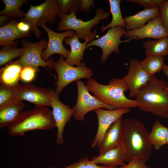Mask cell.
Returning <instances> with one entry per match:
<instances>
[{
  "label": "cell",
  "instance_id": "83f0119b",
  "mask_svg": "<svg viewBox=\"0 0 168 168\" xmlns=\"http://www.w3.org/2000/svg\"><path fill=\"white\" fill-rule=\"evenodd\" d=\"M5 6L4 9L0 12V15H7L23 18L25 14L20 9L21 6L26 3V0H3Z\"/></svg>",
  "mask_w": 168,
  "mask_h": 168
},
{
  "label": "cell",
  "instance_id": "ffe728a7",
  "mask_svg": "<svg viewBox=\"0 0 168 168\" xmlns=\"http://www.w3.org/2000/svg\"><path fill=\"white\" fill-rule=\"evenodd\" d=\"M91 161L97 165L113 167H120L126 164L124 151L121 145L98 156L93 157Z\"/></svg>",
  "mask_w": 168,
  "mask_h": 168
},
{
  "label": "cell",
  "instance_id": "74e56055",
  "mask_svg": "<svg viewBox=\"0 0 168 168\" xmlns=\"http://www.w3.org/2000/svg\"><path fill=\"white\" fill-rule=\"evenodd\" d=\"M80 10L81 12H89L91 6L94 8V0H80Z\"/></svg>",
  "mask_w": 168,
  "mask_h": 168
},
{
  "label": "cell",
  "instance_id": "b9f144b4",
  "mask_svg": "<svg viewBox=\"0 0 168 168\" xmlns=\"http://www.w3.org/2000/svg\"><path fill=\"white\" fill-rule=\"evenodd\" d=\"M167 49H168V44H167Z\"/></svg>",
  "mask_w": 168,
  "mask_h": 168
},
{
  "label": "cell",
  "instance_id": "d6a6232c",
  "mask_svg": "<svg viewBox=\"0 0 168 168\" xmlns=\"http://www.w3.org/2000/svg\"><path fill=\"white\" fill-rule=\"evenodd\" d=\"M166 0H128L127 1L133 3H137L145 8H159L161 9L164 5Z\"/></svg>",
  "mask_w": 168,
  "mask_h": 168
},
{
  "label": "cell",
  "instance_id": "7a4b0ae2",
  "mask_svg": "<svg viewBox=\"0 0 168 168\" xmlns=\"http://www.w3.org/2000/svg\"><path fill=\"white\" fill-rule=\"evenodd\" d=\"M134 97L140 110L168 118V84L165 81L151 77Z\"/></svg>",
  "mask_w": 168,
  "mask_h": 168
},
{
  "label": "cell",
  "instance_id": "d590c367",
  "mask_svg": "<svg viewBox=\"0 0 168 168\" xmlns=\"http://www.w3.org/2000/svg\"><path fill=\"white\" fill-rule=\"evenodd\" d=\"M160 18L161 22L168 31V0H166L163 6L160 9Z\"/></svg>",
  "mask_w": 168,
  "mask_h": 168
},
{
  "label": "cell",
  "instance_id": "277c9868",
  "mask_svg": "<svg viewBox=\"0 0 168 168\" xmlns=\"http://www.w3.org/2000/svg\"><path fill=\"white\" fill-rule=\"evenodd\" d=\"M56 127L52 111L46 106H35L22 112L7 128L8 133L15 137L36 130H49Z\"/></svg>",
  "mask_w": 168,
  "mask_h": 168
},
{
  "label": "cell",
  "instance_id": "52a82bcc",
  "mask_svg": "<svg viewBox=\"0 0 168 168\" xmlns=\"http://www.w3.org/2000/svg\"><path fill=\"white\" fill-rule=\"evenodd\" d=\"M95 16L92 19L86 21L78 19L76 16V12H73L63 16L58 23V30L59 31L73 30L75 31L79 37L85 40L91 33L92 28L102 20L109 18L110 12H105L102 8L96 9Z\"/></svg>",
  "mask_w": 168,
  "mask_h": 168
},
{
  "label": "cell",
  "instance_id": "ac0fdd59",
  "mask_svg": "<svg viewBox=\"0 0 168 168\" xmlns=\"http://www.w3.org/2000/svg\"><path fill=\"white\" fill-rule=\"evenodd\" d=\"M122 117L114 122L105 133L98 147L99 155L115 148L121 144Z\"/></svg>",
  "mask_w": 168,
  "mask_h": 168
},
{
  "label": "cell",
  "instance_id": "836d02e7",
  "mask_svg": "<svg viewBox=\"0 0 168 168\" xmlns=\"http://www.w3.org/2000/svg\"><path fill=\"white\" fill-rule=\"evenodd\" d=\"M39 71V68L29 66L24 67L21 72L20 79L25 82H30L34 78L36 72Z\"/></svg>",
  "mask_w": 168,
  "mask_h": 168
},
{
  "label": "cell",
  "instance_id": "6da1fadb",
  "mask_svg": "<svg viewBox=\"0 0 168 168\" xmlns=\"http://www.w3.org/2000/svg\"><path fill=\"white\" fill-rule=\"evenodd\" d=\"M121 145L124 151L125 161L128 163L134 157L147 162L151 154L152 146L149 132L144 124L133 118L123 120Z\"/></svg>",
  "mask_w": 168,
  "mask_h": 168
},
{
  "label": "cell",
  "instance_id": "e575fe53",
  "mask_svg": "<svg viewBox=\"0 0 168 168\" xmlns=\"http://www.w3.org/2000/svg\"><path fill=\"white\" fill-rule=\"evenodd\" d=\"M146 162L143 159L135 157L127 164L118 168H151L146 165Z\"/></svg>",
  "mask_w": 168,
  "mask_h": 168
},
{
  "label": "cell",
  "instance_id": "e0dca14e",
  "mask_svg": "<svg viewBox=\"0 0 168 168\" xmlns=\"http://www.w3.org/2000/svg\"><path fill=\"white\" fill-rule=\"evenodd\" d=\"M97 34V29L96 28L82 43L80 42L79 37L77 35L71 37L65 38V44L70 45L71 51L68 58L65 59V61L72 66H80L81 64V61L83 58L84 52L86 48L87 44L90 41L94 40Z\"/></svg>",
  "mask_w": 168,
  "mask_h": 168
},
{
  "label": "cell",
  "instance_id": "44dd1931",
  "mask_svg": "<svg viewBox=\"0 0 168 168\" xmlns=\"http://www.w3.org/2000/svg\"><path fill=\"white\" fill-rule=\"evenodd\" d=\"M159 8H145L136 14L124 18L127 31L135 30L142 27L152 19L160 15Z\"/></svg>",
  "mask_w": 168,
  "mask_h": 168
},
{
  "label": "cell",
  "instance_id": "d6986e66",
  "mask_svg": "<svg viewBox=\"0 0 168 168\" xmlns=\"http://www.w3.org/2000/svg\"><path fill=\"white\" fill-rule=\"evenodd\" d=\"M25 104L22 100L13 99L0 106V129L7 127L18 117Z\"/></svg>",
  "mask_w": 168,
  "mask_h": 168
},
{
  "label": "cell",
  "instance_id": "ab89813d",
  "mask_svg": "<svg viewBox=\"0 0 168 168\" xmlns=\"http://www.w3.org/2000/svg\"><path fill=\"white\" fill-rule=\"evenodd\" d=\"M162 70L164 73L167 77L168 78V65H165L162 68Z\"/></svg>",
  "mask_w": 168,
  "mask_h": 168
},
{
  "label": "cell",
  "instance_id": "30bf717a",
  "mask_svg": "<svg viewBox=\"0 0 168 168\" xmlns=\"http://www.w3.org/2000/svg\"><path fill=\"white\" fill-rule=\"evenodd\" d=\"M126 31L124 28L120 26L110 28L104 35L90 41L87 44L86 48L91 46L100 47L102 51L100 61L104 63L112 53H119L118 46L120 44L127 43L133 40L132 37H129L124 40H120L121 37L124 35Z\"/></svg>",
  "mask_w": 168,
  "mask_h": 168
},
{
  "label": "cell",
  "instance_id": "8fae6325",
  "mask_svg": "<svg viewBox=\"0 0 168 168\" xmlns=\"http://www.w3.org/2000/svg\"><path fill=\"white\" fill-rule=\"evenodd\" d=\"M46 23L44 20H40L37 24V26L45 30L49 39L47 46L41 54L42 59L44 61L47 62L49 57L55 54H59L67 59L70 51L68 50L64 47L63 42L66 38L75 36L76 35L75 32L73 30H68L62 33L56 32L48 28Z\"/></svg>",
  "mask_w": 168,
  "mask_h": 168
},
{
  "label": "cell",
  "instance_id": "cb8c5ba5",
  "mask_svg": "<svg viewBox=\"0 0 168 168\" xmlns=\"http://www.w3.org/2000/svg\"><path fill=\"white\" fill-rule=\"evenodd\" d=\"M168 132V128L162 124L159 120L154 122L149 133V138L151 145L156 150H159L162 146L167 144Z\"/></svg>",
  "mask_w": 168,
  "mask_h": 168
},
{
  "label": "cell",
  "instance_id": "603a6c76",
  "mask_svg": "<svg viewBox=\"0 0 168 168\" xmlns=\"http://www.w3.org/2000/svg\"><path fill=\"white\" fill-rule=\"evenodd\" d=\"M16 21L12 19L7 24L0 27V46H16L18 44L15 40L25 37L17 29Z\"/></svg>",
  "mask_w": 168,
  "mask_h": 168
},
{
  "label": "cell",
  "instance_id": "d4e9b609",
  "mask_svg": "<svg viewBox=\"0 0 168 168\" xmlns=\"http://www.w3.org/2000/svg\"><path fill=\"white\" fill-rule=\"evenodd\" d=\"M168 37L156 40H147L143 43L146 56L156 55L166 56L168 54L167 44Z\"/></svg>",
  "mask_w": 168,
  "mask_h": 168
},
{
  "label": "cell",
  "instance_id": "8992f818",
  "mask_svg": "<svg viewBox=\"0 0 168 168\" xmlns=\"http://www.w3.org/2000/svg\"><path fill=\"white\" fill-rule=\"evenodd\" d=\"M60 11V6L57 0H46L39 6L30 5V7L24 17L21 20L30 26L31 30L37 39L41 35V32L37 26L40 20H44L46 23L52 24L55 22Z\"/></svg>",
  "mask_w": 168,
  "mask_h": 168
},
{
  "label": "cell",
  "instance_id": "5b68a950",
  "mask_svg": "<svg viewBox=\"0 0 168 168\" xmlns=\"http://www.w3.org/2000/svg\"><path fill=\"white\" fill-rule=\"evenodd\" d=\"M64 58L60 55L58 60L53 62V69L58 75L57 81L54 84L56 86L55 91L58 97L62 90L68 85L82 78H91L93 74L92 69L87 67L84 62L80 66L75 67L68 64Z\"/></svg>",
  "mask_w": 168,
  "mask_h": 168
},
{
  "label": "cell",
  "instance_id": "f546056e",
  "mask_svg": "<svg viewBox=\"0 0 168 168\" xmlns=\"http://www.w3.org/2000/svg\"><path fill=\"white\" fill-rule=\"evenodd\" d=\"M60 11L58 17L61 19L68 12H76L80 10V2L79 0H58Z\"/></svg>",
  "mask_w": 168,
  "mask_h": 168
},
{
  "label": "cell",
  "instance_id": "8d00e7d4",
  "mask_svg": "<svg viewBox=\"0 0 168 168\" xmlns=\"http://www.w3.org/2000/svg\"><path fill=\"white\" fill-rule=\"evenodd\" d=\"M16 26L19 31L25 37H27L30 35L31 28L29 24L25 22L20 20L17 21Z\"/></svg>",
  "mask_w": 168,
  "mask_h": 168
},
{
  "label": "cell",
  "instance_id": "9a60e30c",
  "mask_svg": "<svg viewBox=\"0 0 168 168\" xmlns=\"http://www.w3.org/2000/svg\"><path fill=\"white\" fill-rule=\"evenodd\" d=\"M128 73L122 79L128 86L129 96L134 97L138 91L149 80L150 77L143 69L140 61L133 58L129 62Z\"/></svg>",
  "mask_w": 168,
  "mask_h": 168
},
{
  "label": "cell",
  "instance_id": "f35d334b",
  "mask_svg": "<svg viewBox=\"0 0 168 168\" xmlns=\"http://www.w3.org/2000/svg\"><path fill=\"white\" fill-rule=\"evenodd\" d=\"M9 16L7 15H0V26L1 27L4 25L7 24L10 22L9 21H10Z\"/></svg>",
  "mask_w": 168,
  "mask_h": 168
},
{
  "label": "cell",
  "instance_id": "3957f363",
  "mask_svg": "<svg viewBox=\"0 0 168 168\" xmlns=\"http://www.w3.org/2000/svg\"><path fill=\"white\" fill-rule=\"evenodd\" d=\"M86 85L94 96L115 109L137 107L138 102L135 99H129L125 95L124 92L128 88L122 78H113L108 85H105L91 77L87 79Z\"/></svg>",
  "mask_w": 168,
  "mask_h": 168
},
{
  "label": "cell",
  "instance_id": "4fadbf2b",
  "mask_svg": "<svg viewBox=\"0 0 168 168\" xmlns=\"http://www.w3.org/2000/svg\"><path fill=\"white\" fill-rule=\"evenodd\" d=\"M50 105L53 109L52 115L57 129L56 142L58 145H60L64 142L63 133L65 126L67 123L71 120L74 111L72 108L59 100L55 91L51 96Z\"/></svg>",
  "mask_w": 168,
  "mask_h": 168
},
{
  "label": "cell",
  "instance_id": "2e32d148",
  "mask_svg": "<svg viewBox=\"0 0 168 168\" xmlns=\"http://www.w3.org/2000/svg\"><path fill=\"white\" fill-rule=\"evenodd\" d=\"M124 36L132 37L133 40L152 38L159 39L168 37V31L163 25L160 16L149 20L147 23L139 28L126 31Z\"/></svg>",
  "mask_w": 168,
  "mask_h": 168
},
{
  "label": "cell",
  "instance_id": "7bdbcfd3",
  "mask_svg": "<svg viewBox=\"0 0 168 168\" xmlns=\"http://www.w3.org/2000/svg\"><path fill=\"white\" fill-rule=\"evenodd\" d=\"M112 168H118V167H113Z\"/></svg>",
  "mask_w": 168,
  "mask_h": 168
},
{
  "label": "cell",
  "instance_id": "60d3db41",
  "mask_svg": "<svg viewBox=\"0 0 168 168\" xmlns=\"http://www.w3.org/2000/svg\"><path fill=\"white\" fill-rule=\"evenodd\" d=\"M166 142H167V144H168V134H167V138H166Z\"/></svg>",
  "mask_w": 168,
  "mask_h": 168
},
{
  "label": "cell",
  "instance_id": "5bb4252c",
  "mask_svg": "<svg viewBox=\"0 0 168 168\" xmlns=\"http://www.w3.org/2000/svg\"><path fill=\"white\" fill-rule=\"evenodd\" d=\"M98 119V126L97 132L91 147H98L107 131L111 125L122 116L131 111L129 109H120L106 110L99 108L94 111Z\"/></svg>",
  "mask_w": 168,
  "mask_h": 168
},
{
  "label": "cell",
  "instance_id": "7402d4cb",
  "mask_svg": "<svg viewBox=\"0 0 168 168\" xmlns=\"http://www.w3.org/2000/svg\"><path fill=\"white\" fill-rule=\"evenodd\" d=\"M23 67L15 60L7 63L0 69V82L6 85L19 84L21 71Z\"/></svg>",
  "mask_w": 168,
  "mask_h": 168
},
{
  "label": "cell",
  "instance_id": "484cf974",
  "mask_svg": "<svg viewBox=\"0 0 168 168\" xmlns=\"http://www.w3.org/2000/svg\"><path fill=\"white\" fill-rule=\"evenodd\" d=\"M110 11L112 16L111 22L106 26H102L100 30L102 32L106 29L116 26H120L125 28L124 19L122 16L120 4V0H109Z\"/></svg>",
  "mask_w": 168,
  "mask_h": 168
},
{
  "label": "cell",
  "instance_id": "1f68e13d",
  "mask_svg": "<svg viewBox=\"0 0 168 168\" xmlns=\"http://www.w3.org/2000/svg\"><path fill=\"white\" fill-rule=\"evenodd\" d=\"M109 166H100L93 163L87 156H85L77 162L70 164L63 167H54L48 166L47 168H112Z\"/></svg>",
  "mask_w": 168,
  "mask_h": 168
},
{
  "label": "cell",
  "instance_id": "7c38bea8",
  "mask_svg": "<svg viewBox=\"0 0 168 168\" xmlns=\"http://www.w3.org/2000/svg\"><path fill=\"white\" fill-rule=\"evenodd\" d=\"M54 91L33 84H19L16 86L14 98L26 100L35 106L51 107V99Z\"/></svg>",
  "mask_w": 168,
  "mask_h": 168
},
{
  "label": "cell",
  "instance_id": "f1b7e54d",
  "mask_svg": "<svg viewBox=\"0 0 168 168\" xmlns=\"http://www.w3.org/2000/svg\"><path fill=\"white\" fill-rule=\"evenodd\" d=\"M22 48H17L14 46H4L0 51V66L12 61L15 58H19L23 54Z\"/></svg>",
  "mask_w": 168,
  "mask_h": 168
},
{
  "label": "cell",
  "instance_id": "ba28073f",
  "mask_svg": "<svg viewBox=\"0 0 168 168\" xmlns=\"http://www.w3.org/2000/svg\"><path fill=\"white\" fill-rule=\"evenodd\" d=\"M76 83L77 86V96L76 104L72 108L74 111L73 116L76 120L83 121L87 113L98 109H115L112 106L91 95L87 87L81 79L76 81Z\"/></svg>",
  "mask_w": 168,
  "mask_h": 168
},
{
  "label": "cell",
  "instance_id": "4316f807",
  "mask_svg": "<svg viewBox=\"0 0 168 168\" xmlns=\"http://www.w3.org/2000/svg\"><path fill=\"white\" fill-rule=\"evenodd\" d=\"M164 60L162 56L150 55L146 56L140 62L143 69L151 77L162 70L165 65Z\"/></svg>",
  "mask_w": 168,
  "mask_h": 168
},
{
  "label": "cell",
  "instance_id": "4dcf8cb0",
  "mask_svg": "<svg viewBox=\"0 0 168 168\" xmlns=\"http://www.w3.org/2000/svg\"><path fill=\"white\" fill-rule=\"evenodd\" d=\"M16 86L0 84V106L14 99Z\"/></svg>",
  "mask_w": 168,
  "mask_h": 168
},
{
  "label": "cell",
  "instance_id": "9c48e42d",
  "mask_svg": "<svg viewBox=\"0 0 168 168\" xmlns=\"http://www.w3.org/2000/svg\"><path fill=\"white\" fill-rule=\"evenodd\" d=\"M21 41L23 52L19 59L15 60L17 63L23 68L29 66L38 68L39 67L46 68L47 66L50 69H53L52 58L45 62L41 57L42 52L47 46V41L42 39L37 43H32L24 39Z\"/></svg>",
  "mask_w": 168,
  "mask_h": 168
}]
</instances>
